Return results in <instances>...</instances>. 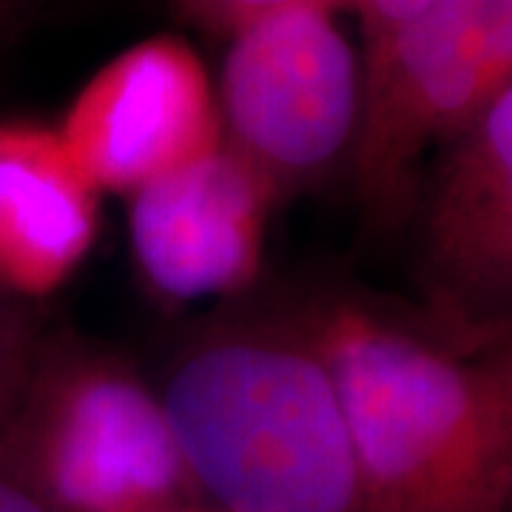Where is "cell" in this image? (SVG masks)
<instances>
[{
	"label": "cell",
	"instance_id": "1",
	"mask_svg": "<svg viewBox=\"0 0 512 512\" xmlns=\"http://www.w3.org/2000/svg\"><path fill=\"white\" fill-rule=\"evenodd\" d=\"M325 365L373 512H507L512 350L458 345L359 296L291 316Z\"/></svg>",
	"mask_w": 512,
	"mask_h": 512
},
{
	"label": "cell",
	"instance_id": "2",
	"mask_svg": "<svg viewBox=\"0 0 512 512\" xmlns=\"http://www.w3.org/2000/svg\"><path fill=\"white\" fill-rule=\"evenodd\" d=\"M160 399L217 512H373L328 370L293 319L205 328Z\"/></svg>",
	"mask_w": 512,
	"mask_h": 512
},
{
	"label": "cell",
	"instance_id": "3",
	"mask_svg": "<svg viewBox=\"0 0 512 512\" xmlns=\"http://www.w3.org/2000/svg\"><path fill=\"white\" fill-rule=\"evenodd\" d=\"M359 60L350 163L365 225L393 234L421 197V160L512 89V0H436Z\"/></svg>",
	"mask_w": 512,
	"mask_h": 512
},
{
	"label": "cell",
	"instance_id": "4",
	"mask_svg": "<svg viewBox=\"0 0 512 512\" xmlns=\"http://www.w3.org/2000/svg\"><path fill=\"white\" fill-rule=\"evenodd\" d=\"M12 436L57 512H171L200 501L160 390L100 350L46 336Z\"/></svg>",
	"mask_w": 512,
	"mask_h": 512
},
{
	"label": "cell",
	"instance_id": "5",
	"mask_svg": "<svg viewBox=\"0 0 512 512\" xmlns=\"http://www.w3.org/2000/svg\"><path fill=\"white\" fill-rule=\"evenodd\" d=\"M228 37L214 89L222 143L288 202L350 157L362 60L325 6L279 9Z\"/></svg>",
	"mask_w": 512,
	"mask_h": 512
},
{
	"label": "cell",
	"instance_id": "6",
	"mask_svg": "<svg viewBox=\"0 0 512 512\" xmlns=\"http://www.w3.org/2000/svg\"><path fill=\"white\" fill-rule=\"evenodd\" d=\"M57 134L100 194H134L222 140L200 55L154 35L111 57L74 94Z\"/></svg>",
	"mask_w": 512,
	"mask_h": 512
},
{
	"label": "cell",
	"instance_id": "7",
	"mask_svg": "<svg viewBox=\"0 0 512 512\" xmlns=\"http://www.w3.org/2000/svg\"><path fill=\"white\" fill-rule=\"evenodd\" d=\"M276 205L259 171L220 140L128 194L134 265L177 305L237 296L259 276Z\"/></svg>",
	"mask_w": 512,
	"mask_h": 512
},
{
	"label": "cell",
	"instance_id": "8",
	"mask_svg": "<svg viewBox=\"0 0 512 512\" xmlns=\"http://www.w3.org/2000/svg\"><path fill=\"white\" fill-rule=\"evenodd\" d=\"M421 205V276L450 336L504 339L512 299V89L444 146Z\"/></svg>",
	"mask_w": 512,
	"mask_h": 512
},
{
	"label": "cell",
	"instance_id": "9",
	"mask_svg": "<svg viewBox=\"0 0 512 512\" xmlns=\"http://www.w3.org/2000/svg\"><path fill=\"white\" fill-rule=\"evenodd\" d=\"M100 197L55 126L0 120V291L26 305L60 291L94 251Z\"/></svg>",
	"mask_w": 512,
	"mask_h": 512
},
{
	"label": "cell",
	"instance_id": "10",
	"mask_svg": "<svg viewBox=\"0 0 512 512\" xmlns=\"http://www.w3.org/2000/svg\"><path fill=\"white\" fill-rule=\"evenodd\" d=\"M46 330L35 305H26L0 291V421L6 419L29 384Z\"/></svg>",
	"mask_w": 512,
	"mask_h": 512
},
{
	"label": "cell",
	"instance_id": "11",
	"mask_svg": "<svg viewBox=\"0 0 512 512\" xmlns=\"http://www.w3.org/2000/svg\"><path fill=\"white\" fill-rule=\"evenodd\" d=\"M174 3L185 18L220 35H231L234 29L251 20L291 6H325L333 12L350 6V0H174Z\"/></svg>",
	"mask_w": 512,
	"mask_h": 512
},
{
	"label": "cell",
	"instance_id": "12",
	"mask_svg": "<svg viewBox=\"0 0 512 512\" xmlns=\"http://www.w3.org/2000/svg\"><path fill=\"white\" fill-rule=\"evenodd\" d=\"M12 413L0 421V512H57L20 461L12 436Z\"/></svg>",
	"mask_w": 512,
	"mask_h": 512
},
{
	"label": "cell",
	"instance_id": "13",
	"mask_svg": "<svg viewBox=\"0 0 512 512\" xmlns=\"http://www.w3.org/2000/svg\"><path fill=\"white\" fill-rule=\"evenodd\" d=\"M433 3L436 0H350L348 9H356L362 20V55L379 49L387 37L419 18Z\"/></svg>",
	"mask_w": 512,
	"mask_h": 512
},
{
	"label": "cell",
	"instance_id": "14",
	"mask_svg": "<svg viewBox=\"0 0 512 512\" xmlns=\"http://www.w3.org/2000/svg\"><path fill=\"white\" fill-rule=\"evenodd\" d=\"M171 512H217L214 507H208L205 501H188V504H183V507H177V510Z\"/></svg>",
	"mask_w": 512,
	"mask_h": 512
}]
</instances>
